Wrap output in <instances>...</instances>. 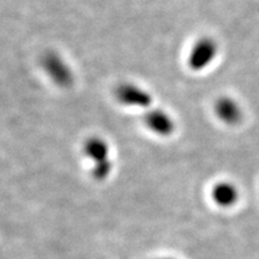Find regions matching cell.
<instances>
[{"instance_id":"obj_5","label":"cell","mask_w":259,"mask_h":259,"mask_svg":"<svg viewBox=\"0 0 259 259\" xmlns=\"http://www.w3.org/2000/svg\"><path fill=\"white\" fill-rule=\"evenodd\" d=\"M144 125L155 135L160 137H169L176 131V121L167 112L162 109H150L143 118Z\"/></svg>"},{"instance_id":"obj_6","label":"cell","mask_w":259,"mask_h":259,"mask_svg":"<svg viewBox=\"0 0 259 259\" xmlns=\"http://www.w3.org/2000/svg\"><path fill=\"white\" fill-rule=\"evenodd\" d=\"M213 112L220 121L226 125H236L241 120V108L232 97H220L213 106Z\"/></svg>"},{"instance_id":"obj_1","label":"cell","mask_w":259,"mask_h":259,"mask_svg":"<svg viewBox=\"0 0 259 259\" xmlns=\"http://www.w3.org/2000/svg\"><path fill=\"white\" fill-rule=\"evenodd\" d=\"M83 154L93 162L92 174L97 180H103L111 174V148L101 137H89L83 144Z\"/></svg>"},{"instance_id":"obj_2","label":"cell","mask_w":259,"mask_h":259,"mask_svg":"<svg viewBox=\"0 0 259 259\" xmlns=\"http://www.w3.org/2000/svg\"><path fill=\"white\" fill-rule=\"evenodd\" d=\"M219 53V45L212 37H200L194 42L187 56V66L193 72H200L210 66Z\"/></svg>"},{"instance_id":"obj_7","label":"cell","mask_w":259,"mask_h":259,"mask_svg":"<svg viewBox=\"0 0 259 259\" xmlns=\"http://www.w3.org/2000/svg\"><path fill=\"white\" fill-rule=\"evenodd\" d=\"M212 198L221 206L233 205L238 198V191L231 183H220L213 187Z\"/></svg>"},{"instance_id":"obj_3","label":"cell","mask_w":259,"mask_h":259,"mask_svg":"<svg viewBox=\"0 0 259 259\" xmlns=\"http://www.w3.org/2000/svg\"><path fill=\"white\" fill-rule=\"evenodd\" d=\"M42 69L48 74L57 85L61 88H69L73 83V73L70 66L59 54L54 52H47L41 60Z\"/></svg>"},{"instance_id":"obj_4","label":"cell","mask_w":259,"mask_h":259,"mask_svg":"<svg viewBox=\"0 0 259 259\" xmlns=\"http://www.w3.org/2000/svg\"><path fill=\"white\" fill-rule=\"evenodd\" d=\"M115 99L122 106L136 108H149L154 102L150 93L137 84L130 82L121 83L116 87Z\"/></svg>"}]
</instances>
